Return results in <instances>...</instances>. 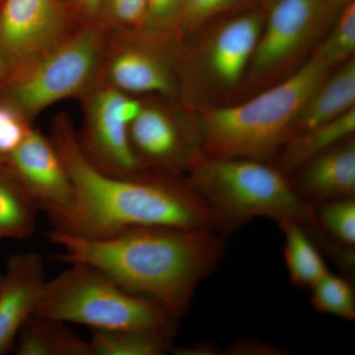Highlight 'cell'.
I'll use <instances>...</instances> for the list:
<instances>
[{
    "label": "cell",
    "mask_w": 355,
    "mask_h": 355,
    "mask_svg": "<svg viewBox=\"0 0 355 355\" xmlns=\"http://www.w3.org/2000/svg\"><path fill=\"white\" fill-rule=\"evenodd\" d=\"M125 93L97 81L81 96L84 125L79 144L86 157L102 171L114 176L146 174L130 144V125L121 118L120 105Z\"/></svg>",
    "instance_id": "obj_9"
},
{
    "label": "cell",
    "mask_w": 355,
    "mask_h": 355,
    "mask_svg": "<svg viewBox=\"0 0 355 355\" xmlns=\"http://www.w3.org/2000/svg\"><path fill=\"white\" fill-rule=\"evenodd\" d=\"M322 3L326 4V6H338V4L349 3L352 0H319Z\"/></svg>",
    "instance_id": "obj_31"
},
{
    "label": "cell",
    "mask_w": 355,
    "mask_h": 355,
    "mask_svg": "<svg viewBox=\"0 0 355 355\" xmlns=\"http://www.w3.org/2000/svg\"><path fill=\"white\" fill-rule=\"evenodd\" d=\"M355 108V60L343 62L335 73L329 74L300 109L289 139L307 132Z\"/></svg>",
    "instance_id": "obj_16"
},
{
    "label": "cell",
    "mask_w": 355,
    "mask_h": 355,
    "mask_svg": "<svg viewBox=\"0 0 355 355\" xmlns=\"http://www.w3.org/2000/svg\"><path fill=\"white\" fill-rule=\"evenodd\" d=\"M106 41L99 23L81 25L36 60L11 70L0 98L33 123L55 103L81 97L99 78Z\"/></svg>",
    "instance_id": "obj_6"
},
{
    "label": "cell",
    "mask_w": 355,
    "mask_h": 355,
    "mask_svg": "<svg viewBox=\"0 0 355 355\" xmlns=\"http://www.w3.org/2000/svg\"><path fill=\"white\" fill-rule=\"evenodd\" d=\"M49 238L64 249L60 260L97 268L125 291L157 302L175 321L223 252L211 228L141 226L102 238L55 229Z\"/></svg>",
    "instance_id": "obj_1"
},
{
    "label": "cell",
    "mask_w": 355,
    "mask_h": 355,
    "mask_svg": "<svg viewBox=\"0 0 355 355\" xmlns=\"http://www.w3.org/2000/svg\"><path fill=\"white\" fill-rule=\"evenodd\" d=\"M35 314L93 330L175 331V320L162 306L125 291L105 273L83 263H71L46 282Z\"/></svg>",
    "instance_id": "obj_5"
},
{
    "label": "cell",
    "mask_w": 355,
    "mask_h": 355,
    "mask_svg": "<svg viewBox=\"0 0 355 355\" xmlns=\"http://www.w3.org/2000/svg\"><path fill=\"white\" fill-rule=\"evenodd\" d=\"M354 132L355 108L335 120L294 135L282 146L280 171L286 176L292 174L311 159L354 137Z\"/></svg>",
    "instance_id": "obj_18"
},
{
    "label": "cell",
    "mask_w": 355,
    "mask_h": 355,
    "mask_svg": "<svg viewBox=\"0 0 355 355\" xmlns=\"http://www.w3.org/2000/svg\"><path fill=\"white\" fill-rule=\"evenodd\" d=\"M297 183H292L299 197L311 205L352 198L355 195V140L354 137L311 159Z\"/></svg>",
    "instance_id": "obj_14"
},
{
    "label": "cell",
    "mask_w": 355,
    "mask_h": 355,
    "mask_svg": "<svg viewBox=\"0 0 355 355\" xmlns=\"http://www.w3.org/2000/svg\"><path fill=\"white\" fill-rule=\"evenodd\" d=\"M170 331L153 329L93 330L92 355H162L171 352Z\"/></svg>",
    "instance_id": "obj_21"
},
{
    "label": "cell",
    "mask_w": 355,
    "mask_h": 355,
    "mask_svg": "<svg viewBox=\"0 0 355 355\" xmlns=\"http://www.w3.org/2000/svg\"><path fill=\"white\" fill-rule=\"evenodd\" d=\"M130 144L144 173L153 169L171 174L193 159L176 121L165 110L144 105L141 112L128 127Z\"/></svg>",
    "instance_id": "obj_13"
},
{
    "label": "cell",
    "mask_w": 355,
    "mask_h": 355,
    "mask_svg": "<svg viewBox=\"0 0 355 355\" xmlns=\"http://www.w3.org/2000/svg\"><path fill=\"white\" fill-rule=\"evenodd\" d=\"M39 210L58 230L71 232L76 214L73 184L50 137L32 128L24 141L6 158Z\"/></svg>",
    "instance_id": "obj_8"
},
{
    "label": "cell",
    "mask_w": 355,
    "mask_h": 355,
    "mask_svg": "<svg viewBox=\"0 0 355 355\" xmlns=\"http://www.w3.org/2000/svg\"><path fill=\"white\" fill-rule=\"evenodd\" d=\"M14 350L18 355H92L90 343L62 322L37 314L23 324Z\"/></svg>",
    "instance_id": "obj_17"
},
{
    "label": "cell",
    "mask_w": 355,
    "mask_h": 355,
    "mask_svg": "<svg viewBox=\"0 0 355 355\" xmlns=\"http://www.w3.org/2000/svg\"><path fill=\"white\" fill-rule=\"evenodd\" d=\"M48 280L36 253L16 254L0 273V355L15 349L18 334L38 309Z\"/></svg>",
    "instance_id": "obj_12"
},
{
    "label": "cell",
    "mask_w": 355,
    "mask_h": 355,
    "mask_svg": "<svg viewBox=\"0 0 355 355\" xmlns=\"http://www.w3.org/2000/svg\"><path fill=\"white\" fill-rule=\"evenodd\" d=\"M50 139L76 193V221L69 233L102 238L141 226L216 229L209 207L187 181L158 173L114 176L96 167L67 114L55 118Z\"/></svg>",
    "instance_id": "obj_2"
},
{
    "label": "cell",
    "mask_w": 355,
    "mask_h": 355,
    "mask_svg": "<svg viewBox=\"0 0 355 355\" xmlns=\"http://www.w3.org/2000/svg\"><path fill=\"white\" fill-rule=\"evenodd\" d=\"M83 24L60 0H0V48L11 70L29 64Z\"/></svg>",
    "instance_id": "obj_10"
},
{
    "label": "cell",
    "mask_w": 355,
    "mask_h": 355,
    "mask_svg": "<svg viewBox=\"0 0 355 355\" xmlns=\"http://www.w3.org/2000/svg\"><path fill=\"white\" fill-rule=\"evenodd\" d=\"M331 67L312 55L286 80L237 106L202 111L203 156L270 160L289 139L296 116Z\"/></svg>",
    "instance_id": "obj_3"
},
{
    "label": "cell",
    "mask_w": 355,
    "mask_h": 355,
    "mask_svg": "<svg viewBox=\"0 0 355 355\" xmlns=\"http://www.w3.org/2000/svg\"><path fill=\"white\" fill-rule=\"evenodd\" d=\"M188 170L187 183L209 207L216 229L233 230L256 217L317 225L313 205L299 197L286 175L263 161L202 155Z\"/></svg>",
    "instance_id": "obj_4"
},
{
    "label": "cell",
    "mask_w": 355,
    "mask_h": 355,
    "mask_svg": "<svg viewBox=\"0 0 355 355\" xmlns=\"http://www.w3.org/2000/svg\"><path fill=\"white\" fill-rule=\"evenodd\" d=\"M184 0H147L146 34L157 41L176 38Z\"/></svg>",
    "instance_id": "obj_26"
},
{
    "label": "cell",
    "mask_w": 355,
    "mask_h": 355,
    "mask_svg": "<svg viewBox=\"0 0 355 355\" xmlns=\"http://www.w3.org/2000/svg\"><path fill=\"white\" fill-rule=\"evenodd\" d=\"M329 7L319 0H277L248 69L253 80L272 79L295 62L323 32Z\"/></svg>",
    "instance_id": "obj_7"
},
{
    "label": "cell",
    "mask_w": 355,
    "mask_h": 355,
    "mask_svg": "<svg viewBox=\"0 0 355 355\" xmlns=\"http://www.w3.org/2000/svg\"><path fill=\"white\" fill-rule=\"evenodd\" d=\"M317 225L336 240L350 248L355 245V198L327 200L313 205Z\"/></svg>",
    "instance_id": "obj_25"
},
{
    "label": "cell",
    "mask_w": 355,
    "mask_h": 355,
    "mask_svg": "<svg viewBox=\"0 0 355 355\" xmlns=\"http://www.w3.org/2000/svg\"><path fill=\"white\" fill-rule=\"evenodd\" d=\"M144 35L107 33L99 79L125 94L172 95L174 77L164 58Z\"/></svg>",
    "instance_id": "obj_11"
},
{
    "label": "cell",
    "mask_w": 355,
    "mask_h": 355,
    "mask_svg": "<svg viewBox=\"0 0 355 355\" xmlns=\"http://www.w3.org/2000/svg\"><path fill=\"white\" fill-rule=\"evenodd\" d=\"M355 51V3H347L335 28L313 55L331 69L347 62Z\"/></svg>",
    "instance_id": "obj_24"
},
{
    "label": "cell",
    "mask_w": 355,
    "mask_h": 355,
    "mask_svg": "<svg viewBox=\"0 0 355 355\" xmlns=\"http://www.w3.org/2000/svg\"><path fill=\"white\" fill-rule=\"evenodd\" d=\"M279 224L286 239L284 258L291 282L300 288H312L328 275L326 263L301 224L287 220Z\"/></svg>",
    "instance_id": "obj_20"
},
{
    "label": "cell",
    "mask_w": 355,
    "mask_h": 355,
    "mask_svg": "<svg viewBox=\"0 0 355 355\" xmlns=\"http://www.w3.org/2000/svg\"><path fill=\"white\" fill-rule=\"evenodd\" d=\"M10 71V64H9L8 60H7L1 48H0V88H1L2 85L6 83Z\"/></svg>",
    "instance_id": "obj_30"
},
{
    "label": "cell",
    "mask_w": 355,
    "mask_h": 355,
    "mask_svg": "<svg viewBox=\"0 0 355 355\" xmlns=\"http://www.w3.org/2000/svg\"><path fill=\"white\" fill-rule=\"evenodd\" d=\"M39 209L6 160L0 162V239L25 240L36 230Z\"/></svg>",
    "instance_id": "obj_19"
},
{
    "label": "cell",
    "mask_w": 355,
    "mask_h": 355,
    "mask_svg": "<svg viewBox=\"0 0 355 355\" xmlns=\"http://www.w3.org/2000/svg\"><path fill=\"white\" fill-rule=\"evenodd\" d=\"M80 17L81 24H96L99 22L103 0H70Z\"/></svg>",
    "instance_id": "obj_29"
},
{
    "label": "cell",
    "mask_w": 355,
    "mask_h": 355,
    "mask_svg": "<svg viewBox=\"0 0 355 355\" xmlns=\"http://www.w3.org/2000/svg\"><path fill=\"white\" fill-rule=\"evenodd\" d=\"M239 0H184L177 36L200 27L205 21L232 8Z\"/></svg>",
    "instance_id": "obj_28"
},
{
    "label": "cell",
    "mask_w": 355,
    "mask_h": 355,
    "mask_svg": "<svg viewBox=\"0 0 355 355\" xmlns=\"http://www.w3.org/2000/svg\"><path fill=\"white\" fill-rule=\"evenodd\" d=\"M32 128L21 112L0 98V157L6 159L14 153Z\"/></svg>",
    "instance_id": "obj_27"
},
{
    "label": "cell",
    "mask_w": 355,
    "mask_h": 355,
    "mask_svg": "<svg viewBox=\"0 0 355 355\" xmlns=\"http://www.w3.org/2000/svg\"><path fill=\"white\" fill-rule=\"evenodd\" d=\"M99 18L108 34L144 35L147 0H103Z\"/></svg>",
    "instance_id": "obj_23"
},
{
    "label": "cell",
    "mask_w": 355,
    "mask_h": 355,
    "mask_svg": "<svg viewBox=\"0 0 355 355\" xmlns=\"http://www.w3.org/2000/svg\"><path fill=\"white\" fill-rule=\"evenodd\" d=\"M263 27L261 14L249 13L229 21L217 31L207 60L219 83L233 86L241 80L251 64Z\"/></svg>",
    "instance_id": "obj_15"
},
{
    "label": "cell",
    "mask_w": 355,
    "mask_h": 355,
    "mask_svg": "<svg viewBox=\"0 0 355 355\" xmlns=\"http://www.w3.org/2000/svg\"><path fill=\"white\" fill-rule=\"evenodd\" d=\"M4 160H6V159H3V158H2V157H0V162H1V161H4Z\"/></svg>",
    "instance_id": "obj_32"
},
{
    "label": "cell",
    "mask_w": 355,
    "mask_h": 355,
    "mask_svg": "<svg viewBox=\"0 0 355 355\" xmlns=\"http://www.w3.org/2000/svg\"><path fill=\"white\" fill-rule=\"evenodd\" d=\"M311 291V303L320 312L349 321L355 319L354 291L343 277L329 272Z\"/></svg>",
    "instance_id": "obj_22"
}]
</instances>
